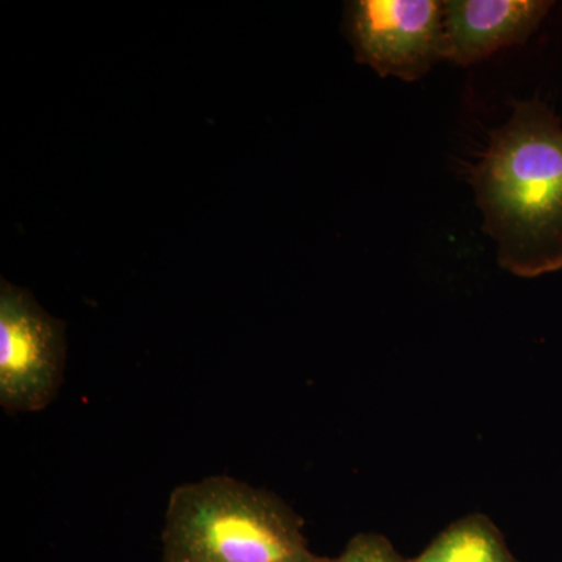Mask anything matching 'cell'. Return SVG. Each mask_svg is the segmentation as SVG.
<instances>
[{
    "label": "cell",
    "mask_w": 562,
    "mask_h": 562,
    "mask_svg": "<svg viewBox=\"0 0 562 562\" xmlns=\"http://www.w3.org/2000/svg\"><path fill=\"white\" fill-rule=\"evenodd\" d=\"M442 24L439 0H355L346 9L357 61L403 81L422 79L442 60Z\"/></svg>",
    "instance_id": "277c9868"
},
{
    "label": "cell",
    "mask_w": 562,
    "mask_h": 562,
    "mask_svg": "<svg viewBox=\"0 0 562 562\" xmlns=\"http://www.w3.org/2000/svg\"><path fill=\"white\" fill-rule=\"evenodd\" d=\"M331 562H409L382 535L361 532L347 542L341 554Z\"/></svg>",
    "instance_id": "52a82bcc"
},
{
    "label": "cell",
    "mask_w": 562,
    "mask_h": 562,
    "mask_svg": "<svg viewBox=\"0 0 562 562\" xmlns=\"http://www.w3.org/2000/svg\"><path fill=\"white\" fill-rule=\"evenodd\" d=\"M552 7L553 2L546 0L443 2L442 58L468 66L525 43Z\"/></svg>",
    "instance_id": "5b68a950"
},
{
    "label": "cell",
    "mask_w": 562,
    "mask_h": 562,
    "mask_svg": "<svg viewBox=\"0 0 562 562\" xmlns=\"http://www.w3.org/2000/svg\"><path fill=\"white\" fill-rule=\"evenodd\" d=\"M66 331L31 292L0 283V406L38 413L57 397L65 375Z\"/></svg>",
    "instance_id": "3957f363"
},
{
    "label": "cell",
    "mask_w": 562,
    "mask_h": 562,
    "mask_svg": "<svg viewBox=\"0 0 562 562\" xmlns=\"http://www.w3.org/2000/svg\"><path fill=\"white\" fill-rule=\"evenodd\" d=\"M161 546L162 562H331L312 552L279 495L227 475L171 492Z\"/></svg>",
    "instance_id": "7a4b0ae2"
},
{
    "label": "cell",
    "mask_w": 562,
    "mask_h": 562,
    "mask_svg": "<svg viewBox=\"0 0 562 562\" xmlns=\"http://www.w3.org/2000/svg\"><path fill=\"white\" fill-rule=\"evenodd\" d=\"M471 183L503 269L519 277L562 269V127L546 103H516Z\"/></svg>",
    "instance_id": "6da1fadb"
},
{
    "label": "cell",
    "mask_w": 562,
    "mask_h": 562,
    "mask_svg": "<svg viewBox=\"0 0 562 562\" xmlns=\"http://www.w3.org/2000/svg\"><path fill=\"white\" fill-rule=\"evenodd\" d=\"M409 562H519L490 517L472 514L446 528Z\"/></svg>",
    "instance_id": "8992f818"
}]
</instances>
